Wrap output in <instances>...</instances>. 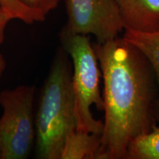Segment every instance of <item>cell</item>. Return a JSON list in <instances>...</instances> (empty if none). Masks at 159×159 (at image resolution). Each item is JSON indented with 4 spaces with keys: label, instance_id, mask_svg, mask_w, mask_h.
<instances>
[{
    "label": "cell",
    "instance_id": "1",
    "mask_svg": "<svg viewBox=\"0 0 159 159\" xmlns=\"http://www.w3.org/2000/svg\"><path fill=\"white\" fill-rule=\"evenodd\" d=\"M93 47L103 78L105 120L98 159L126 158L131 141L156 125V75L144 54L123 37Z\"/></svg>",
    "mask_w": 159,
    "mask_h": 159
},
{
    "label": "cell",
    "instance_id": "2",
    "mask_svg": "<svg viewBox=\"0 0 159 159\" xmlns=\"http://www.w3.org/2000/svg\"><path fill=\"white\" fill-rule=\"evenodd\" d=\"M71 67L70 57L61 47L41 90L35 117L36 158L61 159L66 139L76 129Z\"/></svg>",
    "mask_w": 159,
    "mask_h": 159
},
{
    "label": "cell",
    "instance_id": "3",
    "mask_svg": "<svg viewBox=\"0 0 159 159\" xmlns=\"http://www.w3.org/2000/svg\"><path fill=\"white\" fill-rule=\"evenodd\" d=\"M59 38L61 47L69 55L72 65L76 130L102 134L104 122L95 119L91 111L92 105L102 111L104 102L99 89L102 72L90 38L74 33L66 25L60 32Z\"/></svg>",
    "mask_w": 159,
    "mask_h": 159
},
{
    "label": "cell",
    "instance_id": "4",
    "mask_svg": "<svg viewBox=\"0 0 159 159\" xmlns=\"http://www.w3.org/2000/svg\"><path fill=\"white\" fill-rule=\"evenodd\" d=\"M34 85H22L0 93V159H26L35 146Z\"/></svg>",
    "mask_w": 159,
    "mask_h": 159
},
{
    "label": "cell",
    "instance_id": "5",
    "mask_svg": "<svg viewBox=\"0 0 159 159\" xmlns=\"http://www.w3.org/2000/svg\"><path fill=\"white\" fill-rule=\"evenodd\" d=\"M66 25L71 31L93 35L97 43L118 37L125 30L115 0H65Z\"/></svg>",
    "mask_w": 159,
    "mask_h": 159
},
{
    "label": "cell",
    "instance_id": "6",
    "mask_svg": "<svg viewBox=\"0 0 159 159\" xmlns=\"http://www.w3.org/2000/svg\"><path fill=\"white\" fill-rule=\"evenodd\" d=\"M125 30H159V0H115Z\"/></svg>",
    "mask_w": 159,
    "mask_h": 159
},
{
    "label": "cell",
    "instance_id": "7",
    "mask_svg": "<svg viewBox=\"0 0 159 159\" xmlns=\"http://www.w3.org/2000/svg\"><path fill=\"white\" fill-rule=\"evenodd\" d=\"M101 134L75 129L66 139L61 159H98Z\"/></svg>",
    "mask_w": 159,
    "mask_h": 159
},
{
    "label": "cell",
    "instance_id": "8",
    "mask_svg": "<svg viewBox=\"0 0 159 159\" xmlns=\"http://www.w3.org/2000/svg\"><path fill=\"white\" fill-rule=\"evenodd\" d=\"M123 38L142 52L153 69L158 89L155 108V119L156 122H159V30L144 33L125 30Z\"/></svg>",
    "mask_w": 159,
    "mask_h": 159
},
{
    "label": "cell",
    "instance_id": "9",
    "mask_svg": "<svg viewBox=\"0 0 159 159\" xmlns=\"http://www.w3.org/2000/svg\"><path fill=\"white\" fill-rule=\"evenodd\" d=\"M126 158L159 159V126L156 125L150 132L133 139L128 145Z\"/></svg>",
    "mask_w": 159,
    "mask_h": 159
},
{
    "label": "cell",
    "instance_id": "10",
    "mask_svg": "<svg viewBox=\"0 0 159 159\" xmlns=\"http://www.w3.org/2000/svg\"><path fill=\"white\" fill-rule=\"evenodd\" d=\"M0 6L7 10L14 17L27 25L45 21L46 16L39 12L26 7L19 0H0Z\"/></svg>",
    "mask_w": 159,
    "mask_h": 159
},
{
    "label": "cell",
    "instance_id": "11",
    "mask_svg": "<svg viewBox=\"0 0 159 159\" xmlns=\"http://www.w3.org/2000/svg\"><path fill=\"white\" fill-rule=\"evenodd\" d=\"M26 7H29L33 11L42 13L47 16L51 11H54L58 5L61 0H19Z\"/></svg>",
    "mask_w": 159,
    "mask_h": 159
},
{
    "label": "cell",
    "instance_id": "12",
    "mask_svg": "<svg viewBox=\"0 0 159 159\" xmlns=\"http://www.w3.org/2000/svg\"><path fill=\"white\" fill-rule=\"evenodd\" d=\"M13 19H14V17L13 16V15L7 10L0 6V47L2 44L4 40H5V30L7 26L10 21Z\"/></svg>",
    "mask_w": 159,
    "mask_h": 159
},
{
    "label": "cell",
    "instance_id": "13",
    "mask_svg": "<svg viewBox=\"0 0 159 159\" xmlns=\"http://www.w3.org/2000/svg\"><path fill=\"white\" fill-rule=\"evenodd\" d=\"M6 69V61L2 55L0 54V78Z\"/></svg>",
    "mask_w": 159,
    "mask_h": 159
}]
</instances>
